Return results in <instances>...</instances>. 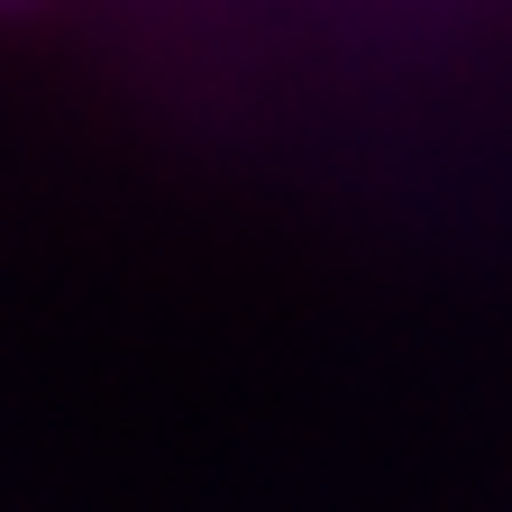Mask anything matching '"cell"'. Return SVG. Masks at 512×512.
<instances>
[{"instance_id": "cell-1", "label": "cell", "mask_w": 512, "mask_h": 512, "mask_svg": "<svg viewBox=\"0 0 512 512\" xmlns=\"http://www.w3.org/2000/svg\"><path fill=\"white\" fill-rule=\"evenodd\" d=\"M0 10H28V0H0Z\"/></svg>"}]
</instances>
